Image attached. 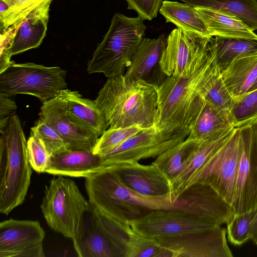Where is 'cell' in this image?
<instances>
[{
  "mask_svg": "<svg viewBox=\"0 0 257 257\" xmlns=\"http://www.w3.org/2000/svg\"><path fill=\"white\" fill-rule=\"evenodd\" d=\"M250 239L257 244V208L250 223Z\"/></svg>",
  "mask_w": 257,
  "mask_h": 257,
  "instance_id": "obj_41",
  "label": "cell"
},
{
  "mask_svg": "<svg viewBox=\"0 0 257 257\" xmlns=\"http://www.w3.org/2000/svg\"><path fill=\"white\" fill-rule=\"evenodd\" d=\"M221 226L183 236L156 239L171 257H232Z\"/></svg>",
  "mask_w": 257,
  "mask_h": 257,
  "instance_id": "obj_16",
  "label": "cell"
},
{
  "mask_svg": "<svg viewBox=\"0 0 257 257\" xmlns=\"http://www.w3.org/2000/svg\"><path fill=\"white\" fill-rule=\"evenodd\" d=\"M39 119L57 130L70 151L93 152L98 139L97 131L84 127L70 118L66 112V103L59 94L43 103Z\"/></svg>",
  "mask_w": 257,
  "mask_h": 257,
  "instance_id": "obj_15",
  "label": "cell"
},
{
  "mask_svg": "<svg viewBox=\"0 0 257 257\" xmlns=\"http://www.w3.org/2000/svg\"><path fill=\"white\" fill-rule=\"evenodd\" d=\"M189 132L167 134L154 124L130 137L101 155L107 166L139 162L142 159L157 158L163 152L187 139Z\"/></svg>",
  "mask_w": 257,
  "mask_h": 257,
  "instance_id": "obj_10",
  "label": "cell"
},
{
  "mask_svg": "<svg viewBox=\"0 0 257 257\" xmlns=\"http://www.w3.org/2000/svg\"><path fill=\"white\" fill-rule=\"evenodd\" d=\"M158 86L124 75L109 78L95 101L109 127L136 125L146 128L155 122Z\"/></svg>",
  "mask_w": 257,
  "mask_h": 257,
  "instance_id": "obj_2",
  "label": "cell"
},
{
  "mask_svg": "<svg viewBox=\"0 0 257 257\" xmlns=\"http://www.w3.org/2000/svg\"><path fill=\"white\" fill-rule=\"evenodd\" d=\"M205 100L217 107L231 113L233 98L224 82L221 70L215 59Z\"/></svg>",
  "mask_w": 257,
  "mask_h": 257,
  "instance_id": "obj_33",
  "label": "cell"
},
{
  "mask_svg": "<svg viewBox=\"0 0 257 257\" xmlns=\"http://www.w3.org/2000/svg\"><path fill=\"white\" fill-rule=\"evenodd\" d=\"M193 7L219 11L235 17L257 30V0H179Z\"/></svg>",
  "mask_w": 257,
  "mask_h": 257,
  "instance_id": "obj_28",
  "label": "cell"
},
{
  "mask_svg": "<svg viewBox=\"0 0 257 257\" xmlns=\"http://www.w3.org/2000/svg\"><path fill=\"white\" fill-rule=\"evenodd\" d=\"M253 124L255 125L256 129H257V119L254 122V123Z\"/></svg>",
  "mask_w": 257,
  "mask_h": 257,
  "instance_id": "obj_43",
  "label": "cell"
},
{
  "mask_svg": "<svg viewBox=\"0 0 257 257\" xmlns=\"http://www.w3.org/2000/svg\"><path fill=\"white\" fill-rule=\"evenodd\" d=\"M48 0H0V32L2 33L29 12Z\"/></svg>",
  "mask_w": 257,
  "mask_h": 257,
  "instance_id": "obj_32",
  "label": "cell"
},
{
  "mask_svg": "<svg viewBox=\"0 0 257 257\" xmlns=\"http://www.w3.org/2000/svg\"><path fill=\"white\" fill-rule=\"evenodd\" d=\"M52 2L48 0L40 4L12 25L15 33L6 57L0 62V72L11 63L12 56L37 48L41 44L46 34Z\"/></svg>",
  "mask_w": 257,
  "mask_h": 257,
  "instance_id": "obj_17",
  "label": "cell"
},
{
  "mask_svg": "<svg viewBox=\"0 0 257 257\" xmlns=\"http://www.w3.org/2000/svg\"><path fill=\"white\" fill-rule=\"evenodd\" d=\"M0 212L8 215L21 205L27 195L32 173L25 135L18 116H12L1 133Z\"/></svg>",
  "mask_w": 257,
  "mask_h": 257,
  "instance_id": "obj_4",
  "label": "cell"
},
{
  "mask_svg": "<svg viewBox=\"0 0 257 257\" xmlns=\"http://www.w3.org/2000/svg\"><path fill=\"white\" fill-rule=\"evenodd\" d=\"M145 128L138 126L123 127H109L98 139L93 153L101 154L120 144Z\"/></svg>",
  "mask_w": 257,
  "mask_h": 257,
  "instance_id": "obj_37",
  "label": "cell"
},
{
  "mask_svg": "<svg viewBox=\"0 0 257 257\" xmlns=\"http://www.w3.org/2000/svg\"><path fill=\"white\" fill-rule=\"evenodd\" d=\"M159 13L170 22L186 32L211 37L196 8L185 3L164 1Z\"/></svg>",
  "mask_w": 257,
  "mask_h": 257,
  "instance_id": "obj_27",
  "label": "cell"
},
{
  "mask_svg": "<svg viewBox=\"0 0 257 257\" xmlns=\"http://www.w3.org/2000/svg\"><path fill=\"white\" fill-rule=\"evenodd\" d=\"M59 95L66 103V112L78 124L103 134L108 127L95 100L85 98L78 91L67 88Z\"/></svg>",
  "mask_w": 257,
  "mask_h": 257,
  "instance_id": "obj_24",
  "label": "cell"
},
{
  "mask_svg": "<svg viewBox=\"0 0 257 257\" xmlns=\"http://www.w3.org/2000/svg\"><path fill=\"white\" fill-rule=\"evenodd\" d=\"M30 164L37 173H45L50 166L51 156L42 141L31 134L27 142Z\"/></svg>",
  "mask_w": 257,
  "mask_h": 257,
  "instance_id": "obj_38",
  "label": "cell"
},
{
  "mask_svg": "<svg viewBox=\"0 0 257 257\" xmlns=\"http://www.w3.org/2000/svg\"><path fill=\"white\" fill-rule=\"evenodd\" d=\"M31 134L37 136L42 141L51 158L70 151L60 133L40 119L31 128Z\"/></svg>",
  "mask_w": 257,
  "mask_h": 257,
  "instance_id": "obj_35",
  "label": "cell"
},
{
  "mask_svg": "<svg viewBox=\"0 0 257 257\" xmlns=\"http://www.w3.org/2000/svg\"><path fill=\"white\" fill-rule=\"evenodd\" d=\"M234 129L215 139L197 142L182 170L170 182V198L172 203L185 190L191 178L227 140Z\"/></svg>",
  "mask_w": 257,
  "mask_h": 257,
  "instance_id": "obj_21",
  "label": "cell"
},
{
  "mask_svg": "<svg viewBox=\"0 0 257 257\" xmlns=\"http://www.w3.org/2000/svg\"><path fill=\"white\" fill-rule=\"evenodd\" d=\"M131 229L89 203L73 246L80 257H126Z\"/></svg>",
  "mask_w": 257,
  "mask_h": 257,
  "instance_id": "obj_6",
  "label": "cell"
},
{
  "mask_svg": "<svg viewBox=\"0 0 257 257\" xmlns=\"http://www.w3.org/2000/svg\"><path fill=\"white\" fill-rule=\"evenodd\" d=\"M115 167L123 182L137 192L154 197L170 196V181L154 163H128Z\"/></svg>",
  "mask_w": 257,
  "mask_h": 257,
  "instance_id": "obj_19",
  "label": "cell"
},
{
  "mask_svg": "<svg viewBox=\"0 0 257 257\" xmlns=\"http://www.w3.org/2000/svg\"><path fill=\"white\" fill-rule=\"evenodd\" d=\"M235 128L230 113L205 100L204 105L192 125L188 139L202 142L219 137Z\"/></svg>",
  "mask_w": 257,
  "mask_h": 257,
  "instance_id": "obj_23",
  "label": "cell"
},
{
  "mask_svg": "<svg viewBox=\"0 0 257 257\" xmlns=\"http://www.w3.org/2000/svg\"><path fill=\"white\" fill-rule=\"evenodd\" d=\"M209 45L220 70L234 59L257 52V39L210 37Z\"/></svg>",
  "mask_w": 257,
  "mask_h": 257,
  "instance_id": "obj_29",
  "label": "cell"
},
{
  "mask_svg": "<svg viewBox=\"0 0 257 257\" xmlns=\"http://www.w3.org/2000/svg\"><path fill=\"white\" fill-rule=\"evenodd\" d=\"M197 143L187 138L184 141L166 150L152 162L171 182L181 171L185 162Z\"/></svg>",
  "mask_w": 257,
  "mask_h": 257,
  "instance_id": "obj_30",
  "label": "cell"
},
{
  "mask_svg": "<svg viewBox=\"0 0 257 257\" xmlns=\"http://www.w3.org/2000/svg\"><path fill=\"white\" fill-rule=\"evenodd\" d=\"M107 166L100 155L86 151H69L52 157L45 173L54 175L86 178Z\"/></svg>",
  "mask_w": 257,
  "mask_h": 257,
  "instance_id": "obj_20",
  "label": "cell"
},
{
  "mask_svg": "<svg viewBox=\"0 0 257 257\" xmlns=\"http://www.w3.org/2000/svg\"><path fill=\"white\" fill-rule=\"evenodd\" d=\"M166 43L164 34L156 39L144 38L124 75L131 79L151 83V77L157 71L163 72L160 62Z\"/></svg>",
  "mask_w": 257,
  "mask_h": 257,
  "instance_id": "obj_22",
  "label": "cell"
},
{
  "mask_svg": "<svg viewBox=\"0 0 257 257\" xmlns=\"http://www.w3.org/2000/svg\"><path fill=\"white\" fill-rule=\"evenodd\" d=\"M221 73L233 100L243 95L257 78V52L234 59Z\"/></svg>",
  "mask_w": 257,
  "mask_h": 257,
  "instance_id": "obj_25",
  "label": "cell"
},
{
  "mask_svg": "<svg viewBox=\"0 0 257 257\" xmlns=\"http://www.w3.org/2000/svg\"><path fill=\"white\" fill-rule=\"evenodd\" d=\"M214 60L208 42L180 75L167 77L158 86L154 125L158 130L190 133L205 102Z\"/></svg>",
  "mask_w": 257,
  "mask_h": 257,
  "instance_id": "obj_1",
  "label": "cell"
},
{
  "mask_svg": "<svg viewBox=\"0 0 257 257\" xmlns=\"http://www.w3.org/2000/svg\"><path fill=\"white\" fill-rule=\"evenodd\" d=\"M241 149L240 128L235 127L227 140L191 178L186 189L197 182L208 184L232 206Z\"/></svg>",
  "mask_w": 257,
  "mask_h": 257,
  "instance_id": "obj_9",
  "label": "cell"
},
{
  "mask_svg": "<svg viewBox=\"0 0 257 257\" xmlns=\"http://www.w3.org/2000/svg\"><path fill=\"white\" fill-rule=\"evenodd\" d=\"M17 108L16 103L3 94H0V132L7 129L11 117L16 114Z\"/></svg>",
  "mask_w": 257,
  "mask_h": 257,
  "instance_id": "obj_40",
  "label": "cell"
},
{
  "mask_svg": "<svg viewBox=\"0 0 257 257\" xmlns=\"http://www.w3.org/2000/svg\"><path fill=\"white\" fill-rule=\"evenodd\" d=\"M146 26L138 16L115 13L108 32L88 62L89 74L101 73L108 78L123 75L145 36Z\"/></svg>",
  "mask_w": 257,
  "mask_h": 257,
  "instance_id": "obj_5",
  "label": "cell"
},
{
  "mask_svg": "<svg viewBox=\"0 0 257 257\" xmlns=\"http://www.w3.org/2000/svg\"><path fill=\"white\" fill-rule=\"evenodd\" d=\"M257 89V78H256V81H255L254 83L253 84V85L252 86L251 88H250V90L249 91H252V90H255ZM248 91V92H249Z\"/></svg>",
  "mask_w": 257,
  "mask_h": 257,
  "instance_id": "obj_42",
  "label": "cell"
},
{
  "mask_svg": "<svg viewBox=\"0 0 257 257\" xmlns=\"http://www.w3.org/2000/svg\"><path fill=\"white\" fill-rule=\"evenodd\" d=\"M239 128L241 149L232 204L234 214L257 208V129L253 124Z\"/></svg>",
  "mask_w": 257,
  "mask_h": 257,
  "instance_id": "obj_12",
  "label": "cell"
},
{
  "mask_svg": "<svg viewBox=\"0 0 257 257\" xmlns=\"http://www.w3.org/2000/svg\"><path fill=\"white\" fill-rule=\"evenodd\" d=\"M127 9L133 10L144 20L151 21L157 16L163 0H125Z\"/></svg>",
  "mask_w": 257,
  "mask_h": 257,
  "instance_id": "obj_39",
  "label": "cell"
},
{
  "mask_svg": "<svg viewBox=\"0 0 257 257\" xmlns=\"http://www.w3.org/2000/svg\"><path fill=\"white\" fill-rule=\"evenodd\" d=\"M195 8L211 37L257 39L253 31L238 18L211 9Z\"/></svg>",
  "mask_w": 257,
  "mask_h": 257,
  "instance_id": "obj_26",
  "label": "cell"
},
{
  "mask_svg": "<svg viewBox=\"0 0 257 257\" xmlns=\"http://www.w3.org/2000/svg\"><path fill=\"white\" fill-rule=\"evenodd\" d=\"M129 223L135 231L155 239L180 236L219 226L167 209L153 210Z\"/></svg>",
  "mask_w": 257,
  "mask_h": 257,
  "instance_id": "obj_13",
  "label": "cell"
},
{
  "mask_svg": "<svg viewBox=\"0 0 257 257\" xmlns=\"http://www.w3.org/2000/svg\"><path fill=\"white\" fill-rule=\"evenodd\" d=\"M210 37L174 29L167 38L160 65L167 76L180 75L196 56L207 45Z\"/></svg>",
  "mask_w": 257,
  "mask_h": 257,
  "instance_id": "obj_18",
  "label": "cell"
},
{
  "mask_svg": "<svg viewBox=\"0 0 257 257\" xmlns=\"http://www.w3.org/2000/svg\"><path fill=\"white\" fill-rule=\"evenodd\" d=\"M231 114L235 127L252 124L257 119V89L234 99Z\"/></svg>",
  "mask_w": 257,
  "mask_h": 257,
  "instance_id": "obj_34",
  "label": "cell"
},
{
  "mask_svg": "<svg viewBox=\"0 0 257 257\" xmlns=\"http://www.w3.org/2000/svg\"><path fill=\"white\" fill-rule=\"evenodd\" d=\"M66 76V71L58 66L12 61L0 72V94L9 97L19 94L33 95L43 103L67 88Z\"/></svg>",
  "mask_w": 257,
  "mask_h": 257,
  "instance_id": "obj_8",
  "label": "cell"
},
{
  "mask_svg": "<svg viewBox=\"0 0 257 257\" xmlns=\"http://www.w3.org/2000/svg\"><path fill=\"white\" fill-rule=\"evenodd\" d=\"M256 209L234 213L227 223V238L232 244L240 245L250 239V223Z\"/></svg>",
  "mask_w": 257,
  "mask_h": 257,
  "instance_id": "obj_36",
  "label": "cell"
},
{
  "mask_svg": "<svg viewBox=\"0 0 257 257\" xmlns=\"http://www.w3.org/2000/svg\"><path fill=\"white\" fill-rule=\"evenodd\" d=\"M89 203L115 220L130 224L151 211L171 207L169 196L154 197L140 194L127 186L115 166L86 178Z\"/></svg>",
  "mask_w": 257,
  "mask_h": 257,
  "instance_id": "obj_3",
  "label": "cell"
},
{
  "mask_svg": "<svg viewBox=\"0 0 257 257\" xmlns=\"http://www.w3.org/2000/svg\"><path fill=\"white\" fill-rule=\"evenodd\" d=\"M167 210L221 226L234 214L233 208L209 185L197 182L186 188Z\"/></svg>",
  "mask_w": 257,
  "mask_h": 257,
  "instance_id": "obj_11",
  "label": "cell"
},
{
  "mask_svg": "<svg viewBox=\"0 0 257 257\" xmlns=\"http://www.w3.org/2000/svg\"><path fill=\"white\" fill-rule=\"evenodd\" d=\"M126 257H171V254L156 239L142 235L132 228Z\"/></svg>",
  "mask_w": 257,
  "mask_h": 257,
  "instance_id": "obj_31",
  "label": "cell"
},
{
  "mask_svg": "<svg viewBox=\"0 0 257 257\" xmlns=\"http://www.w3.org/2000/svg\"><path fill=\"white\" fill-rule=\"evenodd\" d=\"M45 232L38 221L10 218L0 223V257H44Z\"/></svg>",
  "mask_w": 257,
  "mask_h": 257,
  "instance_id": "obj_14",
  "label": "cell"
},
{
  "mask_svg": "<svg viewBox=\"0 0 257 257\" xmlns=\"http://www.w3.org/2000/svg\"><path fill=\"white\" fill-rule=\"evenodd\" d=\"M89 204L73 180L58 175L46 186L40 207L49 226L72 239Z\"/></svg>",
  "mask_w": 257,
  "mask_h": 257,
  "instance_id": "obj_7",
  "label": "cell"
}]
</instances>
